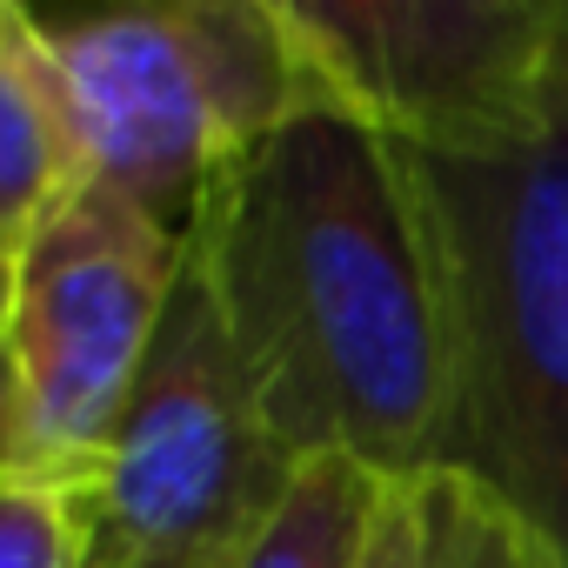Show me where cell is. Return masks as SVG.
<instances>
[{"instance_id":"cell-1","label":"cell","mask_w":568,"mask_h":568,"mask_svg":"<svg viewBox=\"0 0 568 568\" xmlns=\"http://www.w3.org/2000/svg\"><path fill=\"white\" fill-rule=\"evenodd\" d=\"M261 422L382 481L448 462L455 328L415 154L315 101L227 161L187 227Z\"/></svg>"},{"instance_id":"cell-2","label":"cell","mask_w":568,"mask_h":568,"mask_svg":"<svg viewBox=\"0 0 568 568\" xmlns=\"http://www.w3.org/2000/svg\"><path fill=\"white\" fill-rule=\"evenodd\" d=\"M415 174L455 328L442 468L495 488L568 568V74L528 141L415 154Z\"/></svg>"},{"instance_id":"cell-3","label":"cell","mask_w":568,"mask_h":568,"mask_svg":"<svg viewBox=\"0 0 568 568\" xmlns=\"http://www.w3.org/2000/svg\"><path fill=\"white\" fill-rule=\"evenodd\" d=\"M81 134L88 181L187 241L214 174L328 101L281 0L28 8Z\"/></svg>"},{"instance_id":"cell-4","label":"cell","mask_w":568,"mask_h":568,"mask_svg":"<svg viewBox=\"0 0 568 568\" xmlns=\"http://www.w3.org/2000/svg\"><path fill=\"white\" fill-rule=\"evenodd\" d=\"M295 468L302 462L261 422L187 247L154 355L101 462L74 481L88 568H221L267 521Z\"/></svg>"},{"instance_id":"cell-5","label":"cell","mask_w":568,"mask_h":568,"mask_svg":"<svg viewBox=\"0 0 568 568\" xmlns=\"http://www.w3.org/2000/svg\"><path fill=\"white\" fill-rule=\"evenodd\" d=\"M328 101L415 154H495L568 74V0H281Z\"/></svg>"},{"instance_id":"cell-6","label":"cell","mask_w":568,"mask_h":568,"mask_svg":"<svg viewBox=\"0 0 568 568\" xmlns=\"http://www.w3.org/2000/svg\"><path fill=\"white\" fill-rule=\"evenodd\" d=\"M187 241L101 181H81L28 241L8 355L28 402L34 468L88 481L168 315Z\"/></svg>"},{"instance_id":"cell-7","label":"cell","mask_w":568,"mask_h":568,"mask_svg":"<svg viewBox=\"0 0 568 568\" xmlns=\"http://www.w3.org/2000/svg\"><path fill=\"white\" fill-rule=\"evenodd\" d=\"M88 181L61 68L28 8L0 0V227L28 241Z\"/></svg>"},{"instance_id":"cell-8","label":"cell","mask_w":568,"mask_h":568,"mask_svg":"<svg viewBox=\"0 0 568 568\" xmlns=\"http://www.w3.org/2000/svg\"><path fill=\"white\" fill-rule=\"evenodd\" d=\"M362 568H561L535 521L462 468H422L382 488Z\"/></svg>"},{"instance_id":"cell-9","label":"cell","mask_w":568,"mask_h":568,"mask_svg":"<svg viewBox=\"0 0 568 568\" xmlns=\"http://www.w3.org/2000/svg\"><path fill=\"white\" fill-rule=\"evenodd\" d=\"M382 488L388 481L348 455H308L267 521L221 568H362Z\"/></svg>"},{"instance_id":"cell-10","label":"cell","mask_w":568,"mask_h":568,"mask_svg":"<svg viewBox=\"0 0 568 568\" xmlns=\"http://www.w3.org/2000/svg\"><path fill=\"white\" fill-rule=\"evenodd\" d=\"M0 568H88L74 481L41 468L0 475Z\"/></svg>"},{"instance_id":"cell-11","label":"cell","mask_w":568,"mask_h":568,"mask_svg":"<svg viewBox=\"0 0 568 568\" xmlns=\"http://www.w3.org/2000/svg\"><path fill=\"white\" fill-rule=\"evenodd\" d=\"M8 468H34V442H28V402H21V375L0 335V475Z\"/></svg>"},{"instance_id":"cell-12","label":"cell","mask_w":568,"mask_h":568,"mask_svg":"<svg viewBox=\"0 0 568 568\" xmlns=\"http://www.w3.org/2000/svg\"><path fill=\"white\" fill-rule=\"evenodd\" d=\"M14 274H21V241L0 227V328H8V308H14Z\"/></svg>"}]
</instances>
